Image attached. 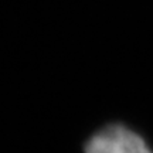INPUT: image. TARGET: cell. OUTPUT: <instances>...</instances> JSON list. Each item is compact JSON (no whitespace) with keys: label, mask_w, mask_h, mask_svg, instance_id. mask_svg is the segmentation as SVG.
Listing matches in <instances>:
<instances>
[{"label":"cell","mask_w":153,"mask_h":153,"mask_svg":"<svg viewBox=\"0 0 153 153\" xmlns=\"http://www.w3.org/2000/svg\"><path fill=\"white\" fill-rule=\"evenodd\" d=\"M85 153H153L140 135L123 125H109L97 132Z\"/></svg>","instance_id":"6da1fadb"}]
</instances>
